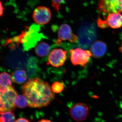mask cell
<instances>
[{
  "label": "cell",
  "instance_id": "10",
  "mask_svg": "<svg viewBox=\"0 0 122 122\" xmlns=\"http://www.w3.org/2000/svg\"><path fill=\"white\" fill-rule=\"evenodd\" d=\"M91 52L95 58H99L104 56L107 51V46L102 41H96L92 44L91 47Z\"/></svg>",
  "mask_w": 122,
  "mask_h": 122
},
{
  "label": "cell",
  "instance_id": "15",
  "mask_svg": "<svg viewBox=\"0 0 122 122\" xmlns=\"http://www.w3.org/2000/svg\"><path fill=\"white\" fill-rule=\"evenodd\" d=\"M15 106L20 109H23L28 106V101L24 95L18 94L14 100Z\"/></svg>",
  "mask_w": 122,
  "mask_h": 122
},
{
  "label": "cell",
  "instance_id": "14",
  "mask_svg": "<svg viewBox=\"0 0 122 122\" xmlns=\"http://www.w3.org/2000/svg\"><path fill=\"white\" fill-rule=\"evenodd\" d=\"M12 76L7 72L1 73L0 78V88H6L11 86L12 84Z\"/></svg>",
  "mask_w": 122,
  "mask_h": 122
},
{
  "label": "cell",
  "instance_id": "7",
  "mask_svg": "<svg viewBox=\"0 0 122 122\" xmlns=\"http://www.w3.org/2000/svg\"><path fill=\"white\" fill-rule=\"evenodd\" d=\"M33 20L35 23L40 25H44L50 21L52 13L49 9L45 6H39L33 12Z\"/></svg>",
  "mask_w": 122,
  "mask_h": 122
},
{
  "label": "cell",
  "instance_id": "18",
  "mask_svg": "<svg viewBox=\"0 0 122 122\" xmlns=\"http://www.w3.org/2000/svg\"><path fill=\"white\" fill-rule=\"evenodd\" d=\"M65 0H52V5L56 11H59L61 5Z\"/></svg>",
  "mask_w": 122,
  "mask_h": 122
},
{
  "label": "cell",
  "instance_id": "20",
  "mask_svg": "<svg viewBox=\"0 0 122 122\" xmlns=\"http://www.w3.org/2000/svg\"><path fill=\"white\" fill-rule=\"evenodd\" d=\"M4 6H3L2 1H1L0 2V15L1 17H2L3 14H4Z\"/></svg>",
  "mask_w": 122,
  "mask_h": 122
},
{
  "label": "cell",
  "instance_id": "9",
  "mask_svg": "<svg viewBox=\"0 0 122 122\" xmlns=\"http://www.w3.org/2000/svg\"><path fill=\"white\" fill-rule=\"evenodd\" d=\"M66 52L62 49H54L48 57V64L58 68L64 65L66 58Z\"/></svg>",
  "mask_w": 122,
  "mask_h": 122
},
{
  "label": "cell",
  "instance_id": "1",
  "mask_svg": "<svg viewBox=\"0 0 122 122\" xmlns=\"http://www.w3.org/2000/svg\"><path fill=\"white\" fill-rule=\"evenodd\" d=\"M23 95L28 106L32 108H40L49 105L55 98V95L47 82L41 79H29L22 87Z\"/></svg>",
  "mask_w": 122,
  "mask_h": 122
},
{
  "label": "cell",
  "instance_id": "13",
  "mask_svg": "<svg viewBox=\"0 0 122 122\" xmlns=\"http://www.w3.org/2000/svg\"><path fill=\"white\" fill-rule=\"evenodd\" d=\"M50 51L49 45L44 42L38 43L35 48V52L38 56L44 57L48 55Z\"/></svg>",
  "mask_w": 122,
  "mask_h": 122
},
{
  "label": "cell",
  "instance_id": "6",
  "mask_svg": "<svg viewBox=\"0 0 122 122\" xmlns=\"http://www.w3.org/2000/svg\"><path fill=\"white\" fill-rule=\"evenodd\" d=\"M70 114L73 120L82 122L86 119L89 113V108L86 104L78 103L72 105L70 109Z\"/></svg>",
  "mask_w": 122,
  "mask_h": 122
},
{
  "label": "cell",
  "instance_id": "22",
  "mask_svg": "<svg viewBox=\"0 0 122 122\" xmlns=\"http://www.w3.org/2000/svg\"><path fill=\"white\" fill-rule=\"evenodd\" d=\"M38 122H52L50 120H48V119H42L40 121H38Z\"/></svg>",
  "mask_w": 122,
  "mask_h": 122
},
{
  "label": "cell",
  "instance_id": "21",
  "mask_svg": "<svg viewBox=\"0 0 122 122\" xmlns=\"http://www.w3.org/2000/svg\"><path fill=\"white\" fill-rule=\"evenodd\" d=\"M15 122H30L28 120L26 119L23 118H20L18 119L15 120Z\"/></svg>",
  "mask_w": 122,
  "mask_h": 122
},
{
  "label": "cell",
  "instance_id": "8",
  "mask_svg": "<svg viewBox=\"0 0 122 122\" xmlns=\"http://www.w3.org/2000/svg\"><path fill=\"white\" fill-rule=\"evenodd\" d=\"M58 39L56 41L57 45H60L62 41H68L71 43H76L78 41V38L73 33L72 29L69 25L62 24L58 30Z\"/></svg>",
  "mask_w": 122,
  "mask_h": 122
},
{
  "label": "cell",
  "instance_id": "4",
  "mask_svg": "<svg viewBox=\"0 0 122 122\" xmlns=\"http://www.w3.org/2000/svg\"><path fill=\"white\" fill-rule=\"evenodd\" d=\"M70 53L71 61L74 66H85L89 62L92 55L90 51L80 48L71 50Z\"/></svg>",
  "mask_w": 122,
  "mask_h": 122
},
{
  "label": "cell",
  "instance_id": "11",
  "mask_svg": "<svg viewBox=\"0 0 122 122\" xmlns=\"http://www.w3.org/2000/svg\"><path fill=\"white\" fill-rule=\"evenodd\" d=\"M106 20L112 28H119L122 26V15L120 13L109 14Z\"/></svg>",
  "mask_w": 122,
  "mask_h": 122
},
{
  "label": "cell",
  "instance_id": "16",
  "mask_svg": "<svg viewBox=\"0 0 122 122\" xmlns=\"http://www.w3.org/2000/svg\"><path fill=\"white\" fill-rule=\"evenodd\" d=\"M0 122H15V116L12 112H4L0 113Z\"/></svg>",
  "mask_w": 122,
  "mask_h": 122
},
{
  "label": "cell",
  "instance_id": "17",
  "mask_svg": "<svg viewBox=\"0 0 122 122\" xmlns=\"http://www.w3.org/2000/svg\"><path fill=\"white\" fill-rule=\"evenodd\" d=\"M51 88L54 93H59L63 91L64 86L62 82H55L53 83Z\"/></svg>",
  "mask_w": 122,
  "mask_h": 122
},
{
  "label": "cell",
  "instance_id": "23",
  "mask_svg": "<svg viewBox=\"0 0 122 122\" xmlns=\"http://www.w3.org/2000/svg\"><path fill=\"white\" fill-rule=\"evenodd\" d=\"M121 38H122V43L121 46H120V48H119V50H120V52H121L122 53V35H121Z\"/></svg>",
  "mask_w": 122,
  "mask_h": 122
},
{
  "label": "cell",
  "instance_id": "2",
  "mask_svg": "<svg viewBox=\"0 0 122 122\" xmlns=\"http://www.w3.org/2000/svg\"><path fill=\"white\" fill-rule=\"evenodd\" d=\"M38 31V27L36 25L26 26L20 35L6 40V44H14V47L15 45V46H18L20 44H23L24 50H28L34 46L41 39V35Z\"/></svg>",
  "mask_w": 122,
  "mask_h": 122
},
{
  "label": "cell",
  "instance_id": "19",
  "mask_svg": "<svg viewBox=\"0 0 122 122\" xmlns=\"http://www.w3.org/2000/svg\"><path fill=\"white\" fill-rule=\"evenodd\" d=\"M98 26L102 29L107 28L109 27L106 20H102L100 18H98L97 21Z\"/></svg>",
  "mask_w": 122,
  "mask_h": 122
},
{
  "label": "cell",
  "instance_id": "12",
  "mask_svg": "<svg viewBox=\"0 0 122 122\" xmlns=\"http://www.w3.org/2000/svg\"><path fill=\"white\" fill-rule=\"evenodd\" d=\"M27 73L24 70H16L12 73V81L18 84H21L25 82L27 79Z\"/></svg>",
  "mask_w": 122,
  "mask_h": 122
},
{
  "label": "cell",
  "instance_id": "5",
  "mask_svg": "<svg viewBox=\"0 0 122 122\" xmlns=\"http://www.w3.org/2000/svg\"><path fill=\"white\" fill-rule=\"evenodd\" d=\"M98 8L101 12L110 14L122 13V0H99Z\"/></svg>",
  "mask_w": 122,
  "mask_h": 122
},
{
  "label": "cell",
  "instance_id": "3",
  "mask_svg": "<svg viewBox=\"0 0 122 122\" xmlns=\"http://www.w3.org/2000/svg\"><path fill=\"white\" fill-rule=\"evenodd\" d=\"M17 92L11 86L6 88H0V113L5 111H13L16 109L14 100Z\"/></svg>",
  "mask_w": 122,
  "mask_h": 122
}]
</instances>
